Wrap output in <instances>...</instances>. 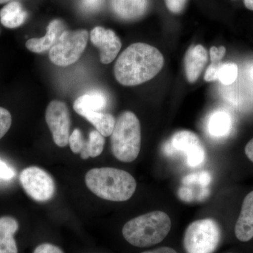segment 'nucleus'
<instances>
[{
	"mask_svg": "<svg viewBox=\"0 0 253 253\" xmlns=\"http://www.w3.org/2000/svg\"><path fill=\"white\" fill-rule=\"evenodd\" d=\"M164 66L159 50L145 43L128 46L115 64L116 80L124 86H136L154 78Z\"/></svg>",
	"mask_w": 253,
	"mask_h": 253,
	"instance_id": "1",
	"label": "nucleus"
},
{
	"mask_svg": "<svg viewBox=\"0 0 253 253\" xmlns=\"http://www.w3.org/2000/svg\"><path fill=\"white\" fill-rule=\"evenodd\" d=\"M85 184L101 199L123 202L135 192L136 181L129 173L114 168H94L86 172Z\"/></svg>",
	"mask_w": 253,
	"mask_h": 253,
	"instance_id": "2",
	"label": "nucleus"
},
{
	"mask_svg": "<svg viewBox=\"0 0 253 253\" xmlns=\"http://www.w3.org/2000/svg\"><path fill=\"white\" fill-rule=\"evenodd\" d=\"M170 218L162 211H154L138 216L123 226V236L131 246L148 248L160 244L170 231Z\"/></svg>",
	"mask_w": 253,
	"mask_h": 253,
	"instance_id": "3",
	"label": "nucleus"
},
{
	"mask_svg": "<svg viewBox=\"0 0 253 253\" xmlns=\"http://www.w3.org/2000/svg\"><path fill=\"white\" fill-rule=\"evenodd\" d=\"M141 141L140 123L136 115L131 111L121 113L111 135L113 156L121 162H133L140 152Z\"/></svg>",
	"mask_w": 253,
	"mask_h": 253,
	"instance_id": "4",
	"label": "nucleus"
},
{
	"mask_svg": "<svg viewBox=\"0 0 253 253\" xmlns=\"http://www.w3.org/2000/svg\"><path fill=\"white\" fill-rule=\"evenodd\" d=\"M221 240V229L211 218L193 221L186 228L183 238L186 253H213Z\"/></svg>",
	"mask_w": 253,
	"mask_h": 253,
	"instance_id": "5",
	"label": "nucleus"
},
{
	"mask_svg": "<svg viewBox=\"0 0 253 253\" xmlns=\"http://www.w3.org/2000/svg\"><path fill=\"white\" fill-rule=\"evenodd\" d=\"M86 30L65 31L49 50V59L56 66H70L81 58L87 44Z\"/></svg>",
	"mask_w": 253,
	"mask_h": 253,
	"instance_id": "6",
	"label": "nucleus"
},
{
	"mask_svg": "<svg viewBox=\"0 0 253 253\" xmlns=\"http://www.w3.org/2000/svg\"><path fill=\"white\" fill-rule=\"evenodd\" d=\"M20 181L26 194L38 202L52 199L56 185L49 173L36 166L25 168L20 174Z\"/></svg>",
	"mask_w": 253,
	"mask_h": 253,
	"instance_id": "7",
	"label": "nucleus"
},
{
	"mask_svg": "<svg viewBox=\"0 0 253 253\" xmlns=\"http://www.w3.org/2000/svg\"><path fill=\"white\" fill-rule=\"evenodd\" d=\"M46 122L52 133L55 144L65 147L69 142L71 116L66 104L63 101L54 100L46 108Z\"/></svg>",
	"mask_w": 253,
	"mask_h": 253,
	"instance_id": "8",
	"label": "nucleus"
},
{
	"mask_svg": "<svg viewBox=\"0 0 253 253\" xmlns=\"http://www.w3.org/2000/svg\"><path fill=\"white\" fill-rule=\"evenodd\" d=\"M167 148L184 153L186 163L191 167H196L202 164L206 158L204 146L201 144L199 136L193 131H177L173 134Z\"/></svg>",
	"mask_w": 253,
	"mask_h": 253,
	"instance_id": "9",
	"label": "nucleus"
},
{
	"mask_svg": "<svg viewBox=\"0 0 253 253\" xmlns=\"http://www.w3.org/2000/svg\"><path fill=\"white\" fill-rule=\"evenodd\" d=\"M90 39L93 44L99 48L100 60L104 64L112 62L122 46L121 40L114 31L99 26L91 31Z\"/></svg>",
	"mask_w": 253,
	"mask_h": 253,
	"instance_id": "10",
	"label": "nucleus"
},
{
	"mask_svg": "<svg viewBox=\"0 0 253 253\" xmlns=\"http://www.w3.org/2000/svg\"><path fill=\"white\" fill-rule=\"evenodd\" d=\"M234 231L241 242H249L253 239V191L244 200Z\"/></svg>",
	"mask_w": 253,
	"mask_h": 253,
	"instance_id": "11",
	"label": "nucleus"
},
{
	"mask_svg": "<svg viewBox=\"0 0 253 253\" xmlns=\"http://www.w3.org/2000/svg\"><path fill=\"white\" fill-rule=\"evenodd\" d=\"M65 31L66 29L62 21L54 20L47 26L45 36L29 40L26 42V47L35 53H42L50 50Z\"/></svg>",
	"mask_w": 253,
	"mask_h": 253,
	"instance_id": "12",
	"label": "nucleus"
},
{
	"mask_svg": "<svg viewBox=\"0 0 253 253\" xmlns=\"http://www.w3.org/2000/svg\"><path fill=\"white\" fill-rule=\"evenodd\" d=\"M208 61V53L204 46H191L185 56L186 78L190 83H194L199 79Z\"/></svg>",
	"mask_w": 253,
	"mask_h": 253,
	"instance_id": "13",
	"label": "nucleus"
},
{
	"mask_svg": "<svg viewBox=\"0 0 253 253\" xmlns=\"http://www.w3.org/2000/svg\"><path fill=\"white\" fill-rule=\"evenodd\" d=\"M18 229V223L10 216L0 217V253H18L14 234Z\"/></svg>",
	"mask_w": 253,
	"mask_h": 253,
	"instance_id": "14",
	"label": "nucleus"
},
{
	"mask_svg": "<svg viewBox=\"0 0 253 253\" xmlns=\"http://www.w3.org/2000/svg\"><path fill=\"white\" fill-rule=\"evenodd\" d=\"M107 105V98L99 91H93L82 95L73 105V109L80 116H84L86 113L95 112L105 109Z\"/></svg>",
	"mask_w": 253,
	"mask_h": 253,
	"instance_id": "15",
	"label": "nucleus"
},
{
	"mask_svg": "<svg viewBox=\"0 0 253 253\" xmlns=\"http://www.w3.org/2000/svg\"><path fill=\"white\" fill-rule=\"evenodd\" d=\"M111 6L120 17L126 20L135 19L144 14L147 0H112Z\"/></svg>",
	"mask_w": 253,
	"mask_h": 253,
	"instance_id": "16",
	"label": "nucleus"
},
{
	"mask_svg": "<svg viewBox=\"0 0 253 253\" xmlns=\"http://www.w3.org/2000/svg\"><path fill=\"white\" fill-rule=\"evenodd\" d=\"M27 13L18 1H12L0 11L1 24L8 28L19 27L26 21Z\"/></svg>",
	"mask_w": 253,
	"mask_h": 253,
	"instance_id": "17",
	"label": "nucleus"
},
{
	"mask_svg": "<svg viewBox=\"0 0 253 253\" xmlns=\"http://www.w3.org/2000/svg\"><path fill=\"white\" fill-rule=\"evenodd\" d=\"M232 126V120L229 113L223 111L213 113L208 120V132L214 137L228 135Z\"/></svg>",
	"mask_w": 253,
	"mask_h": 253,
	"instance_id": "18",
	"label": "nucleus"
},
{
	"mask_svg": "<svg viewBox=\"0 0 253 253\" xmlns=\"http://www.w3.org/2000/svg\"><path fill=\"white\" fill-rule=\"evenodd\" d=\"M83 117L91 123L96 130L104 136H111L116 126V119L110 113L95 111L86 113Z\"/></svg>",
	"mask_w": 253,
	"mask_h": 253,
	"instance_id": "19",
	"label": "nucleus"
},
{
	"mask_svg": "<svg viewBox=\"0 0 253 253\" xmlns=\"http://www.w3.org/2000/svg\"><path fill=\"white\" fill-rule=\"evenodd\" d=\"M104 136L97 130L91 131L80 154L82 159L86 160L100 156L104 151Z\"/></svg>",
	"mask_w": 253,
	"mask_h": 253,
	"instance_id": "20",
	"label": "nucleus"
},
{
	"mask_svg": "<svg viewBox=\"0 0 253 253\" xmlns=\"http://www.w3.org/2000/svg\"><path fill=\"white\" fill-rule=\"evenodd\" d=\"M238 66L234 63H221L218 71L217 80L224 85H229L236 81Z\"/></svg>",
	"mask_w": 253,
	"mask_h": 253,
	"instance_id": "21",
	"label": "nucleus"
},
{
	"mask_svg": "<svg viewBox=\"0 0 253 253\" xmlns=\"http://www.w3.org/2000/svg\"><path fill=\"white\" fill-rule=\"evenodd\" d=\"M84 142L85 140L83 138L81 131L79 129H74L72 134L70 135L68 142L73 153L76 154H81L82 150L84 147Z\"/></svg>",
	"mask_w": 253,
	"mask_h": 253,
	"instance_id": "22",
	"label": "nucleus"
},
{
	"mask_svg": "<svg viewBox=\"0 0 253 253\" xmlns=\"http://www.w3.org/2000/svg\"><path fill=\"white\" fill-rule=\"evenodd\" d=\"M12 118L9 111L0 107V139L7 133L11 127Z\"/></svg>",
	"mask_w": 253,
	"mask_h": 253,
	"instance_id": "23",
	"label": "nucleus"
},
{
	"mask_svg": "<svg viewBox=\"0 0 253 253\" xmlns=\"http://www.w3.org/2000/svg\"><path fill=\"white\" fill-rule=\"evenodd\" d=\"M221 64L219 61H211V65L208 66L204 79L206 82L215 81L217 80L218 71Z\"/></svg>",
	"mask_w": 253,
	"mask_h": 253,
	"instance_id": "24",
	"label": "nucleus"
},
{
	"mask_svg": "<svg viewBox=\"0 0 253 253\" xmlns=\"http://www.w3.org/2000/svg\"><path fill=\"white\" fill-rule=\"evenodd\" d=\"M186 0H166L168 9L172 13H180L185 6Z\"/></svg>",
	"mask_w": 253,
	"mask_h": 253,
	"instance_id": "25",
	"label": "nucleus"
},
{
	"mask_svg": "<svg viewBox=\"0 0 253 253\" xmlns=\"http://www.w3.org/2000/svg\"><path fill=\"white\" fill-rule=\"evenodd\" d=\"M33 253H64L62 250L51 244H42L39 245L35 249Z\"/></svg>",
	"mask_w": 253,
	"mask_h": 253,
	"instance_id": "26",
	"label": "nucleus"
},
{
	"mask_svg": "<svg viewBox=\"0 0 253 253\" xmlns=\"http://www.w3.org/2000/svg\"><path fill=\"white\" fill-rule=\"evenodd\" d=\"M15 174L16 173L12 168H10L7 164L0 160V179L9 180L14 177Z\"/></svg>",
	"mask_w": 253,
	"mask_h": 253,
	"instance_id": "27",
	"label": "nucleus"
},
{
	"mask_svg": "<svg viewBox=\"0 0 253 253\" xmlns=\"http://www.w3.org/2000/svg\"><path fill=\"white\" fill-rule=\"evenodd\" d=\"M226 54V48L224 46L216 47L212 46L210 49V56L211 61H220Z\"/></svg>",
	"mask_w": 253,
	"mask_h": 253,
	"instance_id": "28",
	"label": "nucleus"
},
{
	"mask_svg": "<svg viewBox=\"0 0 253 253\" xmlns=\"http://www.w3.org/2000/svg\"><path fill=\"white\" fill-rule=\"evenodd\" d=\"M104 0H82V5L86 11H95L99 9Z\"/></svg>",
	"mask_w": 253,
	"mask_h": 253,
	"instance_id": "29",
	"label": "nucleus"
},
{
	"mask_svg": "<svg viewBox=\"0 0 253 253\" xmlns=\"http://www.w3.org/2000/svg\"><path fill=\"white\" fill-rule=\"evenodd\" d=\"M141 253H178L176 252L175 250L172 249V248L167 247V246H164V247L158 248L154 250H151V251H144V252Z\"/></svg>",
	"mask_w": 253,
	"mask_h": 253,
	"instance_id": "30",
	"label": "nucleus"
},
{
	"mask_svg": "<svg viewBox=\"0 0 253 253\" xmlns=\"http://www.w3.org/2000/svg\"><path fill=\"white\" fill-rule=\"evenodd\" d=\"M245 154L250 161L253 163V138L246 144V148H245Z\"/></svg>",
	"mask_w": 253,
	"mask_h": 253,
	"instance_id": "31",
	"label": "nucleus"
},
{
	"mask_svg": "<svg viewBox=\"0 0 253 253\" xmlns=\"http://www.w3.org/2000/svg\"><path fill=\"white\" fill-rule=\"evenodd\" d=\"M250 76H251V78L253 81V67L251 68V71H250Z\"/></svg>",
	"mask_w": 253,
	"mask_h": 253,
	"instance_id": "32",
	"label": "nucleus"
},
{
	"mask_svg": "<svg viewBox=\"0 0 253 253\" xmlns=\"http://www.w3.org/2000/svg\"><path fill=\"white\" fill-rule=\"evenodd\" d=\"M10 0H0V4H3V3L7 2Z\"/></svg>",
	"mask_w": 253,
	"mask_h": 253,
	"instance_id": "33",
	"label": "nucleus"
}]
</instances>
